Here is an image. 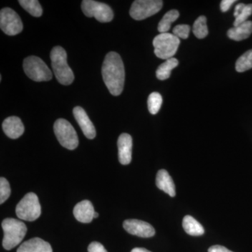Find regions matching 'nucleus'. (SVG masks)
<instances>
[{
    "mask_svg": "<svg viewBox=\"0 0 252 252\" xmlns=\"http://www.w3.org/2000/svg\"><path fill=\"white\" fill-rule=\"evenodd\" d=\"M179 62L175 58L167 60L165 63H162L158 67L157 72V77L159 80H166L170 77L172 69H175L178 66Z\"/></svg>",
    "mask_w": 252,
    "mask_h": 252,
    "instance_id": "20",
    "label": "nucleus"
},
{
    "mask_svg": "<svg viewBox=\"0 0 252 252\" xmlns=\"http://www.w3.org/2000/svg\"><path fill=\"white\" fill-rule=\"evenodd\" d=\"M180 44V39L173 34L160 33L154 39V54L159 59L167 61L173 58Z\"/></svg>",
    "mask_w": 252,
    "mask_h": 252,
    "instance_id": "4",
    "label": "nucleus"
},
{
    "mask_svg": "<svg viewBox=\"0 0 252 252\" xmlns=\"http://www.w3.org/2000/svg\"><path fill=\"white\" fill-rule=\"evenodd\" d=\"M148 109L151 114L155 115L160 110L162 103L161 94L157 92H154L149 94L148 97Z\"/></svg>",
    "mask_w": 252,
    "mask_h": 252,
    "instance_id": "25",
    "label": "nucleus"
},
{
    "mask_svg": "<svg viewBox=\"0 0 252 252\" xmlns=\"http://www.w3.org/2000/svg\"><path fill=\"white\" fill-rule=\"evenodd\" d=\"M252 14V4H246L242 12L238 15V17L235 18V22L233 23L234 27L240 26L243 23L248 21V18Z\"/></svg>",
    "mask_w": 252,
    "mask_h": 252,
    "instance_id": "27",
    "label": "nucleus"
},
{
    "mask_svg": "<svg viewBox=\"0 0 252 252\" xmlns=\"http://www.w3.org/2000/svg\"><path fill=\"white\" fill-rule=\"evenodd\" d=\"M245 6H246V4H243V3H240V4H238L235 6L234 12L235 18L238 17V15L242 12V11H243L244 8L245 7Z\"/></svg>",
    "mask_w": 252,
    "mask_h": 252,
    "instance_id": "32",
    "label": "nucleus"
},
{
    "mask_svg": "<svg viewBox=\"0 0 252 252\" xmlns=\"http://www.w3.org/2000/svg\"><path fill=\"white\" fill-rule=\"evenodd\" d=\"M94 205L89 200H83L74 207V213L76 220L81 223H91L94 219Z\"/></svg>",
    "mask_w": 252,
    "mask_h": 252,
    "instance_id": "14",
    "label": "nucleus"
},
{
    "mask_svg": "<svg viewBox=\"0 0 252 252\" xmlns=\"http://www.w3.org/2000/svg\"><path fill=\"white\" fill-rule=\"evenodd\" d=\"M252 33V21L246 22L228 30L227 34L230 39L234 41H242L248 39Z\"/></svg>",
    "mask_w": 252,
    "mask_h": 252,
    "instance_id": "18",
    "label": "nucleus"
},
{
    "mask_svg": "<svg viewBox=\"0 0 252 252\" xmlns=\"http://www.w3.org/2000/svg\"><path fill=\"white\" fill-rule=\"evenodd\" d=\"M54 132L60 144L64 148L74 150L79 145V138L74 127L65 119H58L55 122Z\"/></svg>",
    "mask_w": 252,
    "mask_h": 252,
    "instance_id": "7",
    "label": "nucleus"
},
{
    "mask_svg": "<svg viewBox=\"0 0 252 252\" xmlns=\"http://www.w3.org/2000/svg\"><path fill=\"white\" fill-rule=\"evenodd\" d=\"M182 225H183L186 233L192 235V236H200L205 233L203 225L190 215H187L185 217L183 222H182Z\"/></svg>",
    "mask_w": 252,
    "mask_h": 252,
    "instance_id": "19",
    "label": "nucleus"
},
{
    "mask_svg": "<svg viewBox=\"0 0 252 252\" xmlns=\"http://www.w3.org/2000/svg\"><path fill=\"white\" fill-rule=\"evenodd\" d=\"M162 3L160 0H136L131 6L130 16L136 21L146 19L159 12Z\"/></svg>",
    "mask_w": 252,
    "mask_h": 252,
    "instance_id": "9",
    "label": "nucleus"
},
{
    "mask_svg": "<svg viewBox=\"0 0 252 252\" xmlns=\"http://www.w3.org/2000/svg\"><path fill=\"white\" fill-rule=\"evenodd\" d=\"M2 129L6 136L11 139H17L24 132L25 127L20 118L10 117L5 119Z\"/></svg>",
    "mask_w": 252,
    "mask_h": 252,
    "instance_id": "15",
    "label": "nucleus"
},
{
    "mask_svg": "<svg viewBox=\"0 0 252 252\" xmlns=\"http://www.w3.org/2000/svg\"><path fill=\"white\" fill-rule=\"evenodd\" d=\"M123 225L127 233L140 238H152L156 233L154 227L143 220H127L124 222Z\"/></svg>",
    "mask_w": 252,
    "mask_h": 252,
    "instance_id": "11",
    "label": "nucleus"
},
{
    "mask_svg": "<svg viewBox=\"0 0 252 252\" xmlns=\"http://www.w3.org/2000/svg\"><path fill=\"white\" fill-rule=\"evenodd\" d=\"M50 58L51 60V67L60 84L64 86L72 84L74 80V73L68 65L65 50L61 46H55L51 50Z\"/></svg>",
    "mask_w": 252,
    "mask_h": 252,
    "instance_id": "2",
    "label": "nucleus"
},
{
    "mask_svg": "<svg viewBox=\"0 0 252 252\" xmlns=\"http://www.w3.org/2000/svg\"><path fill=\"white\" fill-rule=\"evenodd\" d=\"M17 252H53V250L47 242L39 238H34L23 243Z\"/></svg>",
    "mask_w": 252,
    "mask_h": 252,
    "instance_id": "16",
    "label": "nucleus"
},
{
    "mask_svg": "<svg viewBox=\"0 0 252 252\" xmlns=\"http://www.w3.org/2000/svg\"><path fill=\"white\" fill-rule=\"evenodd\" d=\"M156 184L158 188L163 190L170 196L175 197L176 195L175 186L172 177L165 170H160L158 172Z\"/></svg>",
    "mask_w": 252,
    "mask_h": 252,
    "instance_id": "17",
    "label": "nucleus"
},
{
    "mask_svg": "<svg viewBox=\"0 0 252 252\" xmlns=\"http://www.w3.org/2000/svg\"><path fill=\"white\" fill-rule=\"evenodd\" d=\"M18 2L32 16L39 17L42 15V7L37 0H20Z\"/></svg>",
    "mask_w": 252,
    "mask_h": 252,
    "instance_id": "22",
    "label": "nucleus"
},
{
    "mask_svg": "<svg viewBox=\"0 0 252 252\" xmlns=\"http://www.w3.org/2000/svg\"><path fill=\"white\" fill-rule=\"evenodd\" d=\"M190 28L188 25H178L173 29V34L180 39H186L189 37Z\"/></svg>",
    "mask_w": 252,
    "mask_h": 252,
    "instance_id": "28",
    "label": "nucleus"
},
{
    "mask_svg": "<svg viewBox=\"0 0 252 252\" xmlns=\"http://www.w3.org/2000/svg\"><path fill=\"white\" fill-rule=\"evenodd\" d=\"M252 68V49L242 55L237 61L235 69L237 72H244Z\"/></svg>",
    "mask_w": 252,
    "mask_h": 252,
    "instance_id": "23",
    "label": "nucleus"
},
{
    "mask_svg": "<svg viewBox=\"0 0 252 252\" xmlns=\"http://www.w3.org/2000/svg\"><path fill=\"white\" fill-rule=\"evenodd\" d=\"M88 251L89 252H107L103 245L97 242L91 243L88 248Z\"/></svg>",
    "mask_w": 252,
    "mask_h": 252,
    "instance_id": "29",
    "label": "nucleus"
},
{
    "mask_svg": "<svg viewBox=\"0 0 252 252\" xmlns=\"http://www.w3.org/2000/svg\"><path fill=\"white\" fill-rule=\"evenodd\" d=\"M117 145L119 162L122 165H128L132 160V137L129 134H122L118 139Z\"/></svg>",
    "mask_w": 252,
    "mask_h": 252,
    "instance_id": "13",
    "label": "nucleus"
},
{
    "mask_svg": "<svg viewBox=\"0 0 252 252\" xmlns=\"http://www.w3.org/2000/svg\"><path fill=\"white\" fill-rule=\"evenodd\" d=\"M23 69L32 80L41 82L52 79V72L45 63L39 57L32 56L26 58L23 61Z\"/></svg>",
    "mask_w": 252,
    "mask_h": 252,
    "instance_id": "6",
    "label": "nucleus"
},
{
    "mask_svg": "<svg viewBox=\"0 0 252 252\" xmlns=\"http://www.w3.org/2000/svg\"><path fill=\"white\" fill-rule=\"evenodd\" d=\"M179 16H180V13L177 10L173 9L169 11L164 15L163 17L159 22L158 31L160 32V33H167L170 29L172 23L175 22Z\"/></svg>",
    "mask_w": 252,
    "mask_h": 252,
    "instance_id": "21",
    "label": "nucleus"
},
{
    "mask_svg": "<svg viewBox=\"0 0 252 252\" xmlns=\"http://www.w3.org/2000/svg\"><path fill=\"white\" fill-rule=\"evenodd\" d=\"M102 74L109 93L114 96L122 94L125 82V68L119 54L112 51L106 55Z\"/></svg>",
    "mask_w": 252,
    "mask_h": 252,
    "instance_id": "1",
    "label": "nucleus"
},
{
    "mask_svg": "<svg viewBox=\"0 0 252 252\" xmlns=\"http://www.w3.org/2000/svg\"><path fill=\"white\" fill-rule=\"evenodd\" d=\"M11 194V188L9 182L4 178H0V203L3 204L9 198Z\"/></svg>",
    "mask_w": 252,
    "mask_h": 252,
    "instance_id": "26",
    "label": "nucleus"
},
{
    "mask_svg": "<svg viewBox=\"0 0 252 252\" xmlns=\"http://www.w3.org/2000/svg\"><path fill=\"white\" fill-rule=\"evenodd\" d=\"M208 252H233L230 251L225 247L220 246V245H214L211 248H209Z\"/></svg>",
    "mask_w": 252,
    "mask_h": 252,
    "instance_id": "31",
    "label": "nucleus"
},
{
    "mask_svg": "<svg viewBox=\"0 0 252 252\" xmlns=\"http://www.w3.org/2000/svg\"><path fill=\"white\" fill-rule=\"evenodd\" d=\"M73 114L84 135L90 140L94 139L96 136L95 128L85 110L82 107H76L73 109Z\"/></svg>",
    "mask_w": 252,
    "mask_h": 252,
    "instance_id": "12",
    "label": "nucleus"
},
{
    "mask_svg": "<svg viewBox=\"0 0 252 252\" xmlns=\"http://www.w3.org/2000/svg\"><path fill=\"white\" fill-rule=\"evenodd\" d=\"M193 34L198 39H203L208 34V28L207 26V18L201 16L195 20L193 24Z\"/></svg>",
    "mask_w": 252,
    "mask_h": 252,
    "instance_id": "24",
    "label": "nucleus"
},
{
    "mask_svg": "<svg viewBox=\"0 0 252 252\" xmlns=\"http://www.w3.org/2000/svg\"><path fill=\"white\" fill-rule=\"evenodd\" d=\"M99 217V214L97 213V212H94V218H97Z\"/></svg>",
    "mask_w": 252,
    "mask_h": 252,
    "instance_id": "34",
    "label": "nucleus"
},
{
    "mask_svg": "<svg viewBox=\"0 0 252 252\" xmlns=\"http://www.w3.org/2000/svg\"><path fill=\"white\" fill-rule=\"evenodd\" d=\"M0 28L5 34L14 36L23 31V23L17 13L11 8H4L0 11Z\"/></svg>",
    "mask_w": 252,
    "mask_h": 252,
    "instance_id": "10",
    "label": "nucleus"
},
{
    "mask_svg": "<svg viewBox=\"0 0 252 252\" xmlns=\"http://www.w3.org/2000/svg\"><path fill=\"white\" fill-rule=\"evenodd\" d=\"M130 252H152L150 251H149V250H146V249L144 248H134L133 250H132Z\"/></svg>",
    "mask_w": 252,
    "mask_h": 252,
    "instance_id": "33",
    "label": "nucleus"
},
{
    "mask_svg": "<svg viewBox=\"0 0 252 252\" xmlns=\"http://www.w3.org/2000/svg\"><path fill=\"white\" fill-rule=\"evenodd\" d=\"M41 209L37 195L28 193L23 197L16 207L18 218L27 221H34L40 217Z\"/></svg>",
    "mask_w": 252,
    "mask_h": 252,
    "instance_id": "5",
    "label": "nucleus"
},
{
    "mask_svg": "<svg viewBox=\"0 0 252 252\" xmlns=\"http://www.w3.org/2000/svg\"><path fill=\"white\" fill-rule=\"evenodd\" d=\"M81 9L87 17L95 18L99 22H110L114 18L112 9L104 3L94 0H84L81 3Z\"/></svg>",
    "mask_w": 252,
    "mask_h": 252,
    "instance_id": "8",
    "label": "nucleus"
},
{
    "mask_svg": "<svg viewBox=\"0 0 252 252\" xmlns=\"http://www.w3.org/2000/svg\"><path fill=\"white\" fill-rule=\"evenodd\" d=\"M4 238L3 248L6 250H11L22 242L26 233L27 227L23 222L16 219H5L1 223Z\"/></svg>",
    "mask_w": 252,
    "mask_h": 252,
    "instance_id": "3",
    "label": "nucleus"
},
{
    "mask_svg": "<svg viewBox=\"0 0 252 252\" xmlns=\"http://www.w3.org/2000/svg\"><path fill=\"white\" fill-rule=\"evenodd\" d=\"M235 0H223L220 2V7L222 12H226L230 9V6L235 2Z\"/></svg>",
    "mask_w": 252,
    "mask_h": 252,
    "instance_id": "30",
    "label": "nucleus"
}]
</instances>
